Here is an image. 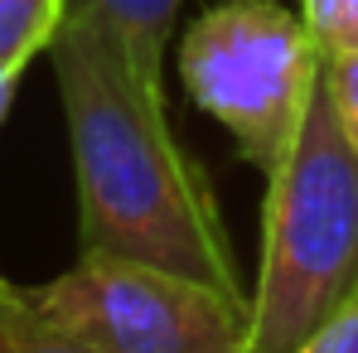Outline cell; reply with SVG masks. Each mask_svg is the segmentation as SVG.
Listing matches in <instances>:
<instances>
[{"label":"cell","mask_w":358,"mask_h":353,"mask_svg":"<svg viewBox=\"0 0 358 353\" xmlns=\"http://www.w3.org/2000/svg\"><path fill=\"white\" fill-rule=\"evenodd\" d=\"M49 59L68 121L83 257L150 261L242 291L208 175L170 131L165 82H150L87 10H68Z\"/></svg>","instance_id":"obj_1"},{"label":"cell","mask_w":358,"mask_h":353,"mask_svg":"<svg viewBox=\"0 0 358 353\" xmlns=\"http://www.w3.org/2000/svg\"><path fill=\"white\" fill-rule=\"evenodd\" d=\"M266 184L247 353H296L358 291V145L324 82Z\"/></svg>","instance_id":"obj_2"},{"label":"cell","mask_w":358,"mask_h":353,"mask_svg":"<svg viewBox=\"0 0 358 353\" xmlns=\"http://www.w3.org/2000/svg\"><path fill=\"white\" fill-rule=\"evenodd\" d=\"M179 78L189 102L233 136L252 170L271 179L324 82V54L310 24L281 0H218L189 24Z\"/></svg>","instance_id":"obj_3"},{"label":"cell","mask_w":358,"mask_h":353,"mask_svg":"<svg viewBox=\"0 0 358 353\" xmlns=\"http://www.w3.org/2000/svg\"><path fill=\"white\" fill-rule=\"evenodd\" d=\"M39 305L92 353H247L252 300L170 266L78 257Z\"/></svg>","instance_id":"obj_4"},{"label":"cell","mask_w":358,"mask_h":353,"mask_svg":"<svg viewBox=\"0 0 358 353\" xmlns=\"http://www.w3.org/2000/svg\"><path fill=\"white\" fill-rule=\"evenodd\" d=\"M68 10L97 15L150 82L165 78V44L175 29L179 0H68Z\"/></svg>","instance_id":"obj_5"},{"label":"cell","mask_w":358,"mask_h":353,"mask_svg":"<svg viewBox=\"0 0 358 353\" xmlns=\"http://www.w3.org/2000/svg\"><path fill=\"white\" fill-rule=\"evenodd\" d=\"M0 353H92L39 305L34 291H20L0 276Z\"/></svg>","instance_id":"obj_6"},{"label":"cell","mask_w":358,"mask_h":353,"mask_svg":"<svg viewBox=\"0 0 358 353\" xmlns=\"http://www.w3.org/2000/svg\"><path fill=\"white\" fill-rule=\"evenodd\" d=\"M68 0H0V63L29 68L34 54H49Z\"/></svg>","instance_id":"obj_7"},{"label":"cell","mask_w":358,"mask_h":353,"mask_svg":"<svg viewBox=\"0 0 358 353\" xmlns=\"http://www.w3.org/2000/svg\"><path fill=\"white\" fill-rule=\"evenodd\" d=\"M300 20L310 24L324 63L358 54V0H300Z\"/></svg>","instance_id":"obj_8"},{"label":"cell","mask_w":358,"mask_h":353,"mask_svg":"<svg viewBox=\"0 0 358 353\" xmlns=\"http://www.w3.org/2000/svg\"><path fill=\"white\" fill-rule=\"evenodd\" d=\"M296 353H358V291L349 295Z\"/></svg>","instance_id":"obj_9"},{"label":"cell","mask_w":358,"mask_h":353,"mask_svg":"<svg viewBox=\"0 0 358 353\" xmlns=\"http://www.w3.org/2000/svg\"><path fill=\"white\" fill-rule=\"evenodd\" d=\"M324 87H329V102H334V112L344 121L349 141L358 145V54L324 63Z\"/></svg>","instance_id":"obj_10"},{"label":"cell","mask_w":358,"mask_h":353,"mask_svg":"<svg viewBox=\"0 0 358 353\" xmlns=\"http://www.w3.org/2000/svg\"><path fill=\"white\" fill-rule=\"evenodd\" d=\"M20 78H24V68H15V63H0V121H5L10 102H15V87H20Z\"/></svg>","instance_id":"obj_11"}]
</instances>
